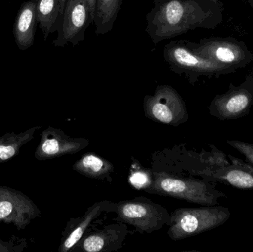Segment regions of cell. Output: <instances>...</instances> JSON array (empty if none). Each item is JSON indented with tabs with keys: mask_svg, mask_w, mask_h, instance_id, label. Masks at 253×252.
Here are the masks:
<instances>
[{
	"mask_svg": "<svg viewBox=\"0 0 253 252\" xmlns=\"http://www.w3.org/2000/svg\"><path fill=\"white\" fill-rule=\"evenodd\" d=\"M207 0H167L147 13L145 31L158 44L197 28H212L217 10Z\"/></svg>",
	"mask_w": 253,
	"mask_h": 252,
	"instance_id": "6da1fadb",
	"label": "cell"
},
{
	"mask_svg": "<svg viewBox=\"0 0 253 252\" xmlns=\"http://www.w3.org/2000/svg\"><path fill=\"white\" fill-rule=\"evenodd\" d=\"M144 191L207 207L219 205L220 200L227 198L225 193L215 188V182L178 177L165 172H152L151 181Z\"/></svg>",
	"mask_w": 253,
	"mask_h": 252,
	"instance_id": "7a4b0ae2",
	"label": "cell"
},
{
	"mask_svg": "<svg viewBox=\"0 0 253 252\" xmlns=\"http://www.w3.org/2000/svg\"><path fill=\"white\" fill-rule=\"evenodd\" d=\"M230 216L229 208L218 205L177 209L170 213L168 235L173 241H181L215 229L224 224Z\"/></svg>",
	"mask_w": 253,
	"mask_h": 252,
	"instance_id": "3957f363",
	"label": "cell"
},
{
	"mask_svg": "<svg viewBox=\"0 0 253 252\" xmlns=\"http://www.w3.org/2000/svg\"><path fill=\"white\" fill-rule=\"evenodd\" d=\"M163 57L170 71L184 75L190 84H194L200 76H213L234 69L205 59L195 53L187 41H171L165 44Z\"/></svg>",
	"mask_w": 253,
	"mask_h": 252,
	"instance_id": "277c9868",
	"label": "cell"
},
{
	"mask_svg": "<svg viewBox=\"0 0 253 252\" xmlns=\"http://www.w3.org/2000/svg\"><path fill=\"white\" fill-rule=\"evenodd\" d=\"M117 220L130 225L141 234H150L167 226L170 214L160 204L138 197L116 204Z\"/></svg>",
	"mask_w": 253,
	"mask_h": 252,
	"instance_id": "5b68a950",
	"label": "cell"
},
{
	"mask_svg": "<svg viewBox=\"0 0 253 252\" xmlns=\"http://www.w3.org/2000/svg\"><path fill=\"white\" fill-rule=\"evenodd\" d=\"M146 117L152 121L178 127L188 121L187 106L175 89L167 84L159 85L154 94L144 99Z\"/></svg>",
	"mask_w": 253,
	"mask_h": 252,
	"instance_id": "8992f818",
	"label": "cell"
},
{
	"mask_svg": "<svg viewBox=\"0 0 253 252\" xmlns=\"http://www.w3.org/2000/svg\"><path fill=\"white\" fill-rule=\"evenodd\" d=\"M93 22L88 0H67L58 23V35L53 41V46L77 45L84 41L86 30Z\"/></svg>",
	"mask_w": 253,
	"mask_h": 252,
	"instance_id": "52a82bcc",
	"label": "cell"
},
{
	"mask_svg": "<svg viewBox=\"0 0 253 252\" xmlns=\"http://www.w3.org/2000/svg\"><path fill=\"white\" fill-rule=\"evenodd\" d=\"M41 213L37 204L23 192L0 186V224L13 225L17 230H24L40 217Z\"/></svg>",
	"mask_w": 253,
	"mask_h": 252,
	"instance_id": "ba28073f",
	"label": "cell"
},
{
	"mask_svg": "<svg viewBox=\"0 0 253 252\" xmlns=\"http://www.w3.org/2000/svg\"><path fill=\"white\" fill-rule=\"evenodd\" d=\"M253 108V80L248 79L239 87L231 86L227 93L217 95L208 109L212 116L227 121L246 116Z\"/></svg>",
	"mask_w": 253,
	"mask_h": 252,
	"instance_id": "9c48e42d",
	"label": "cell"
},
{
	"mask_svg": "<svg viewBox=\"0 0 253 252\" xmlns=\"http://www.w3.org/2000/svg\"><path fill=\"white\" fill-rule=\"evenodd\" d=\"M89 144L88 139L70 137L61 129L48 127L42 133L34 157L38 161L53 159L63 155L77 153L85 149Z\"/></svg>",
	"mask_w": 253,
	"mask_h": 252,
	"instance_id": "30bf717a",
	"label": "cell"
},
{
	"mask_svg": "<svg viewBox=\"0 0 253 252\" xmlns=\"http://www.w3.org/2000/svg\"><path fill=\"white\" fill-rule=\"evenodd\" d=\"M187 42L199 56L228 68L241 66L248 62V51L233 41L211 38L201 40L199 43Z\"/></svg>",
	"mask_w": 253,
	"mask_h": 252,
	"instance_id": "8fae6325",
	"label": "cell"
},
{
	"mask_svg": "<svg viewBox=\"0 0 253 252\" xmlns=\"http://www.w3.org/2000/svg\"><path fill=\"white\" fill-rule=\"evenodd\" d=\"M230 163L224 167L199 171L195 174L205 180L220 182L241 189L253 190V165L233 155H229Z\"/></svg>",
	"mask_w": 253,
	"mask_h": 252,
	"instance_id": "7c38bea8",
	"label": "cell"
},
{
	"mask_svg": "<svg viewBox=\"0 0 253 252\" xmlns=\"http://www.w3.org/2000/svg\"><path fill=\"white\" fill-rule=\"evenodd\" d=\"M117 222L100 230L84 234L71 251L111 252L120 250L127 235V228L126 223Z\"/></svg>",
	"mask_w": 253,
	"mask_h": 252,
	"instance_id": "4fadbf2b",
	"label": "cell"
},
{
	"mask_svg": "<svg viewBox=\"0 0 253 252\" xmlns=\"http://www.w3.org/2000/svg\"><path fill=\"white\" fill-rule=\"evenodd\" d=\"M115 207L116 204L106 200L98 201L87 209L84 216L77 218H71L62 233L59 252H71L84 236L93 220L105 212H114Z\"/></svg>",
	"mask_w": 253,
	"mask_h": 252,
	"instance_id": "5bb4252c",
	"label": "cell"
},
{
	"mask_svg": "<svg viewBox=\"0 0 253 252\" xmlns=\"http://www.w3.org/2000/svg\"><path fill=\"white\" fill-rule=\"evenodd\" d=\"M37 25V1H24L18 10L13 26L15 43L19 50L25 51L34 45Z\"/></svg>",
	"mask_w": 253,
	"mask_h": 252,
	"instance_id": "9a60e30c",
	"label": "cell"
},
{
	"mask_svg": "<svg viewBox=\"0 0 253 252\" xmlns=\"http://www.w3.org/2000/svg\"><path fill=\"white\" fill-rule=\"evenodd\" d=\"M73 170L80 174L99 180H111L115 171L114 164L94 153L84 154L73 165Z\"/></svg>",
	"mask_w": 253,
	"mask_h": 252,
	"instance_id": "2e32d148",
	"label": "cell"
},
{
	"mask_svg": "<svg viewBox=\"0 0 253 252\" xmlns=\"http://www.w3.org/2000/svg\"><path fill=\"white\" fill-rule=\"evenodd\" d=\"M211 150L202 152H187L185 161L188 164L187 171L195 176L196 173L208 169L224 167L230 164V160L224 152L219 150L214 145H210Z\"/></svg>",
	"mask_w": 253,
	"mask_h": 252,
	"instance_id": "e0dca14e",
	"label": "cell"
},
{
	"mask_svg": "<svg viewBox=\"0 0 253 252\" xmlns=\"http://www.w3.org/2000/svg\"><path fill=\"white\" fill-rule=\"evenodd\" d=\"M40 128L37 126L19 133L11 132L0 136V164L17 156L22 146L34 139V135Z\"/></svg>",
	"mask_w": 253,
	"mask_h": 252,
	"instance_id": "ac0fdd59",
	"label": "cell"
},
{
	"mask_svg": "<svg viewBox=\"0 0 253 252\" xmlns=\"http://www.w3.org/2000/svg\"><path fill=\"white\" fill-rule=\"evenodd\" d=\"M123 0H96L94 22L96 34L104 35L112 31Z\"/></svg>",
	"mask_w": 253,
	"mask_h": 252,
	"instance_id": "d6986e66",
	"label": "cell"
},
{
	"mask_svg": "<svg viewBox=\"0 0 253 252\" xmlns=\"http://www.w3.org/2000/svg\"><path fill=\"white\" fill-rule=\"evenodd\" d=\"M38 25L44 41L57 29L60 19V0H36Z\"/></svg>",
	"mask_w": 253,
	"mask_h": 252,
	"instance_id": "ffe728a7",
	"label": "cell"
},
{
	"mask_svg": "<svg viewBox=\"0 0 253 252\" xmlns=\"http://www.w3.org/2000/svg\"><path fill=\"white\" fill-rule=\"evenodd\" d=\"M28 247L25 238H20L14 235L8 240L0 238V252H22Z\"/></svg>",
	"mask_w": 253,
	"mask_h": 252,
	"instance_id": "44dd1931",
	"label": "cell"
},
{
	"mask_svg": "<svg viewBox=\"0 0 253 252\" xmlns=\"http://www.w3.org/2000/svg\"><path fill=\"white\" fill-rule=\"evenodd\" d=\"M227 143L240 152L245 157L246 161L253 165V144L239 140H227Z\"/></svg>",
	"mask_w": 253,
	"mask_h": 252,
	"instance_id": "7402d4cb",
	"label": "cell"
},
{
	"mask_svg": "<svg viewBox=\"0 0 253 252\" xmlns=\"http://www.w3.org/2000/svg\"><path fill=\"white\" fill-rule=\"evenodd\" d=\"M89 5H90V13H91L92 20L94 21L95 10H96V0H88Z\"/></svg>",
	"mask_w": 253,
	"mask_h": 252,
	"instance_id": "603a6c76",
	"label": "cell"
},
{
	"mask_svg": "<svg viewBox=\"0 0 253 252\" xmlns=\"http://www.w3.org/2000/svg\"><path fill=\"white\" fill-rule=\"evenodd\" d=\"M67 0H60V18L63 13L64 9H65V4H66Z\"/></svg>",
	"mask_w": 253,
	"mask_h": 252,
	"instance_id": "cb8c5ba5",
	"label": "cell"
},
{
	"mask_svg": "<svg viewBox=\"0 0 253 252\" xmlns=\"http://www.w3.org/2000/svg\"><path fill=\"white\" fill-rule=\"evenodd\" d=\"M155 4H159V3L163 2V1H167V0H152Z\"/></svg>",
	"mask_w": 253,
	"mask_h": 252,
	"instance_id": "d4e9b609",
	"label": "cell"
},
{
	"mask_svg": "<svg viewBox=\"0 0 253 252\" xmlns=\"http://www.w3.org/2000/svg\"><path fill=\"white\" fill-rule=\"evenodd\" d=\"M207 1H210V2L213 3V4H217L218 0H207Z\"/></svg>",
	"mask_w": 253,
	"mask_h": 252,
	"instance_id": "484cf974",
	"label": "cell"
},
{
	"mask_svg": "<svg viewBox=\"0 0 253 252\" xmlns=\"http://www.w3.org/2000/svg\"><path fill=\"white\" fill-rule=\"evenodd\" d=\"M247 1H248V2H249L250 4H251V6H252L253 8V0H247Z\"/></svg>",
	"mask_w": 253,
	"mask_h": 252,
	"instance_id": "4316f807",
	"label": "cell"
},
{
	"mask_svg": "<svg viewBox=\"0 0 253 252\" xmlns=\"http://www.w3.org/2000/svg\"><path fill=\"white\" fill-rule=\"evenodd\" d=\"M10 1H12V0H10Z\"/></svg>",
	"mask_w": 253,
	"mask_h": 252,
	"instance_id": "83f0119b",
	"label": "cell"
}]
</instances>
